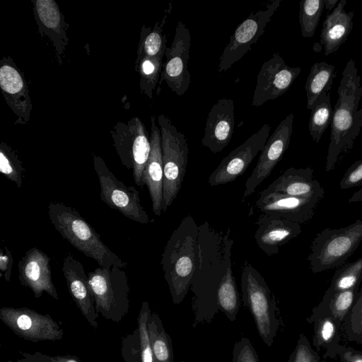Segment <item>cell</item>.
Returning <instances> with one entry per match:
<instances>
[{"label":"cell","instance_id":"obj_1","mask_svg":"<svg viewBox=\"0 0 362 362\" xmlns=\"http://www.w3.org/2000/svg\"><path fill=\"white\" fill-rule=\"evenodd\" d=\"M233 240L208 221L199 226L196 267L191 285L196 325L209 322L218 312L217 292L231 262Z\"/></svg>","mask_w":362,"mask_h":362},{"label":"cell","instance_id":"obj_2","mask_svg":"<svg viewBox=\"0 0 362 362\" xmlns=\"http://www.w3.org/2000/svg\"><path fill=\"white\" fill-rule=\"evenodd\" d=\"M361 78L356 62L349 59L342 73L337 89L338 99L334 106L331 122L330 141L325 170H333L339 160L354 146L362 129Z\"/></svg>","mask_w":362,"mask_h":362},{"label":"cell","instance_id":"obj_3","mask_svg":"<svg viewBox=\"0 0 362 362\" xmlns=\"http://www.w3.org/2000/svg\"><path fill=\"white\" fill-rule=\"evenodd\" d=\"M199 226L192 215L185 217L170 236L161 258L173 302L180 303L191 288L196 267Z\"/></svg>","mask_w":362,"mask_h":362},{"label":"cell","instance_id":"obj_4","mask_svg":"<svg viewBox=\"0 0 362 362\" xmlns=\"http://www.w3.org/2000/svg\"><path fill=\"white\" fill-rule=\"evenodd\" d=\"M48 216L61 236L86 257L104 268L117 266L124 269L127 263L112 252L100 235L73 207L59 202H51Z\"/></svg>","mask_w":362,"mask_h":362},{"label":"cell","instance_id":"obj_5","mask_svg":"<svg viewBox=\"0 0 362 362\" xmlns=\"http://www.w3.org/2000/svg\"><path fill=\"white\" fill-rule=\"evenodd\" d=\"M243 301L256 325L259 337L271 346L281 325L275 296L261 274L245 261L241 272Z\"/></svg>","mask_w":362,"mask_h":362},{"label":"cell","instance_id":"obj_6","mask_svg":"<svg viewBox=\"0 0 362 362\" xmlns=\"http://www.w3.org/2000/svg\"><path fill=\"white\" fill-rule=\"evenodd\" d=\"M362 241V221L339 228H325L317 234L308 257L310 269L316 274L344 264Z\"/></svg>","mask_w":362,"mask_h":362},{"label":"cell","instance_id":"obj_7","mask_svg":"<svg viewBox=\"0 0 362 362\" xmlns=\"http://www.w3.org/2000/svg\"><path fill=\"white\" fill-rule=\"evenodd\" d=\"M96 312L105 319L119 322L129 310V286L124 270L117 266L97 267L88 273Z\"/></svg>","mask_w":362,"mask_h":362},{"label":"cell","instance_id":"obj_8","mask_svg":"<svg viewBox=\"0 0 362 362\" xmlns=\"http://www.w3.org/2000/svg\"><path fill=\"white\" fill-rule=\"evenodd\" d=\"M158 122L163 165V212H165L181 189L188 161L189 147L186 136L177 130L168 117L160 115Z\"/></svg>","mask_w":362,"mask_h":362},{"label":"cell","instance_id":"obj_9","mask_svg":"<svg viewBox=\"0 0 362 362\" xmlns=\"http://www.w3.org/2000/svg\"><path fill=\"white\" fill-rule=\"evenodd\" d=\"M114 146L124 166L132 168L135 183L143 187V173L151 152L150 136L139 117L118 123L112 130Z\"/></svg>","mask_w":362,"mask_h":362},{"label":"cell","instance_id":"obj_10","mask_svg":"<svg viewBox=\"0 0 362 362\" xmlns=\"http://www.w3.org/2000/svg\"><path fill=\"white\" fill-rule=\"evenodd\" d=\"M93 165L99 180L101 200L110 208L119 211L134 221L144 224L151 223L141 204L139 191L119 180L101 157L93 156Z\"/></svg>","mask_w":362,"mask_h":362},{"label":"cell","instance_id":"obj_11","mask_svg":"<svg viewBox=\"0 0 362 362\" xmlns=\"http://www.w3.org/2000/svg\"><path fill=\"white\" fill-rule=\"evenodd\" d=\"M281 2V0H273L267 3L237 27L221 55L217 67L218 72H224L231 68L259 41Z\"/></svg>","mask_w":362,"mask_h":362},{"label":"cell","instance_id":"obj_12","mask_svg":"<svg viewBox=\"0 0 362 362\" xmlns=\"http://www.w3.org/2000/svg\"><path fill=\"white\" fill-rule=\"evenodd\" d=\"M0 320L16 335L32 342L55 341L63 338V328L49 314L28 308L3 307Z\"/></svg>","mask_w":362,"mask_h":362},{"label":"cell","instance_id":"obj_13","mask_svg":"<svg viewBox=\"0 0 362 362\" xmlns=\"http://www.w3.org/2000/svg\"><path fill=\"white\" fill-rule=\"evenodd\" d=\"M190 46L189 30L183 22L179 21L173 42L170 47H167L165 53L166 60L163 64L157 94L163 81L178 96L187 92L191 83V76L188 70Z\"/></svg>","mask_w":362,"mask_h":362},{"label":"cell","instance_id":"obj_14","mask_svg":"<svg viewBox=\"0 0 362 362\" xmlns=\"http://www.w3.org/2000/svg\"><path fill=\"white\" fill-rule=\"evenodd\" d=\"M293 119L294 115L288 114L269 136L257 165L245 182L243 200L255 192L281 160L291 141Z\"/></svg>","mask_w":362,"mask_h":362},{"label":"cell","instance_id":"obj_15","mask_svg":"<svg viewBox=\"0 0 362 362\" xmlns=\"http://www.w3.org/2000/svg\"><path fill=\"white\" fill-rule=\"evenodd\" d=\"M270 130L269 124H264L259 130L225 157L209 177V185H224L242 175L257 153L263 149Z\"/></svg>","mask_w":362,"mask_h":362},{"label":"cell","instance_id":"obj_16","mask_svg":"<svg viewBox=\"0 0 362 362\" xmlns=\"http://www.w3.org/2000/svg\"><path fill=\"white\" fill-rule=\"evenodd\" d=\"M301 71L299 66H288L279 53L264 62L257 76L252 105L258 107L285 93Z\"/></svg>","mask_w":362,"mask_h":362},{"label":"cell","instance_id":"obj_17","mask_svg":"<svg viewBox=\"0 0 362 362\" xmlns=\"http://www.w3.org/2000/svg\"><path fill=\"white\" fill-rule=\"evenodd\" d=\"M19 281L28 287L35 298L46 292L54 300H59L57 291L52 278L50 258L37 247H31L21 258L18 264Z\"/></svg>","mask_w":362,"mask_h":362},{"label":"cell","instance_id":"obj_18","mask_svg":"<svg viewBox=\"0 0 362 362\" xmlns=\"http://www.w3.org/2000/svg\"><path fill=\"white\" fill-rule=\"evenodd\" d=\"M0 87L6 103L18 117L16 123L26 124L33 107L28 86L9 57L1 61Z\"/></svg>","mask_w":362,"mask_h":362},{"label":"cell","instance_id":"obj_19","mask_svg":"<svg viewBox=\"0 0 362 362\" xmlns=\"http://www.w3.org/2000/svg\"><path fill=\"white\" fill-rule=\"evenodd\" d=\"M320 199L301 198L270 192L262 193L256 201L257 209L264 214L280 216L300 224L312 219Z\"/></svg>","mask_w":362,"mask_h":362},{"label":"cell","instance_id":"obj_20","mask_svg":"<svg viewBox=\"0 0 362 362\" xmlns=\"http://www.w3.org/2000/svg\"><path fill=\"white\" fill-rule=\"evenodd\" d=\"M234 129V101L230 98L219 99L208 114L202 144L214 153H220L230 143Z\"/></svg>","mask_w":362,"mask_h":362},{"label":"cell","instance_id":"obj_21","mask_svg":"<svg viewBox=\"0 0 362 362\" xmlns=\"http://www.w3.org/2000/svg\"><path fill=\"white\" fill-rule=\"evenodd\" d=\"M62 272L65 278L69 292L88 324L96 329L98 327L93 294L88 284V274L83 264L71 254H68L63 259Z\"/></svg>","mask_w":362,"mask_h":362},{"label":"cell","instance_id":"obj_22","mask_svg":"<svg viewBox=\"0 0 362 362\" xmlns=\"http://www.w3.org/2000/svg\"><path fill=\"white\" fill-rule=\"evenodd\" d=\"M255 238L257 246L267 255H276L281 246L296 238L300 224L286 218L263 214L257 221Z\"/></svg>","mask_w":362,"mask_h":362},{"label":"cell","instance_id":"obj_23","mask_svg":"<svg viewBox=\"0 0 362 362\" xmlns=\"http://www.w3.org/2000/svg\"><path fill=\"white\" fill-rule=\"evenodd\" d=\"M151 152L146 165L142 182L147 186L153 213L159 216L163 206V165L160 128L156 124V118L151 117Z\"/></svg>","mask_w":362,"mask_h":362},{"label":"cell","instance_id":"obj_24","mask_svg":"<svg viewBox=\"0 0 362 362\" xmlns=\"http://www.w3.org/2000/svg\"><path fill=\"white\" fill-rule=\"evenodd\" d=\"M262 193L275 192L301 198L323 199L325 189L313 177V170L291 167L272 182Z\"/></svg>","mask_w":362,"mask_h":362},{"label":"cell","instance_id":"obj_25","mask_svg":"<svg viewBox=\"0 0 362 362\" xmlns=\"http://www.w3.org/2000/svg\"><path fill=\"white\" fill-rule=\"evenodd\" d=\"M33 3L35 19L40 34L47 35L56 49L59 62L62 54L67 45L69 38L66 35L68 25L54 0H35Z\"/></svg>","mask_w":362,"mask_h":362},{"label":"cell","instance_id":"obj_26","mask_svg":"<svg viewBox=\"0 0 362 362\" xmlns=\"http://www.w3.org/2000/svg\"><path fill=\"white\" fill-rule=\"evenodd\" d=\"M346 0H340L334 10L327 13L322 23L320 42L325 55L336 52L346 42L353 28L354 11H346Z\"/></svg>","mask_w":362,"mask_h":362},{"label":"cell","instance_id":"obj_27","mask_svg":"<svg viewBox=\"0 0 362 362\" xmlns=\"http://www.w3.org/2000/svg\"><path fill=\"white\" fill-rule=\"evenodd\" d=\"M151 313L148 303L144 301L137 318V327L122 339L121 354L124 362H153L147 326Z\"/></svg>","mask_w":362,"mask_h":362},{"label":"cell","instance_id":"obj_28","mask_svg":"<svg viewBox=\"0 0 362 362\" xmlns=\"http://www.w3.org/2000/svg\"><path fill=\"white\" fill-rule=\"evenodd\" d=\"M308 323L314 325L313 345L318 352L325 349L322 358H336L341 346L342 325L338 323L329 314L322 313L312 319H306Z\"/></svg>","mask_w":362,"mask_h":362},{"label":"cell","instance_id":"obj_29","mask_svg":"<svg viewBox=\"0 0 362 362\" xmlns=\"http://www.w3.org/2000/svg\"><path fill=\"white\" fill-rule=\"evenodd\" d=\"M172 6L165 11V16L160 22H156L153 28L144 25L137 51V59L141 57L163 58L167 49L166 35L163 33L166 20L171 11Z\"/></svg>","mask_w":362,"mask_h":362},{"label":"cell","instance_id":"obj_30","mask_svg":"<svg viewBox=\"0 0 362 362\" xmlns=\"http://www.w3.org/2000/svg\"><path fill=\"white\" fill-rule=\"evenodd\" d=\"M336 74L335 66L325 62H316L311 66L305 84L307 109H311L320 95L329 93Z\"/></svg>","mask_w":362,"mask_h":362},{"label":"cell","instance_id":"obj_31","mask_svg":"<svg viewBox=\"0 0 362 362\" xmlns=\"http://www.w3.org/2000/svg\"><path fill=\"white\" fill-rule=\"evenodd\" d=\"M359 287L360 286H357L351 289L337 292L332 295L325 294L307 319H312L322 313H328L342 325L345 316L354 302Z\"/></svg>","mask_w":362,"mask_h":362},{"label":"cell","instance_id":"obj_32","mask_svg":"<svg viewBox=\"0 0 362 362\" xmlns=\"http://www.w3.org/2000/svg\"><path fill=\"white\" fill-rule=\"evenodd\" d=\"M147 326L153 362H174L172 339L165 330L160 316L151 312Z\"/></svg>","mask_w":362,"mask_h":362},{"label":"cell","instance_id":"obj_33","mask_svg":"<svg viewBox=\"0 0 362 362\" xmlns=\"http://www.w3.org/2000/svg\"><path fill=\"white\" fill-rule=\"evenodd\" d=\"M218 310L227 318L233 322L236 319L240 302L237 289L235 279L232 272L231 262L229 264L217 292Z\"/></svg>","mask_w":362,"mask_h":362},{"label":"cell","instance_id":"obj_34","mask_svg":"<svg viewBox=\"0 0 362 362\" xmlns=\"http://www.w3.org/2000/svg\"><path fill=\"white\" fill-rule=\"evenodd\" d=\"M309 119L308 129L312 139L318 143L331 124L333 110L329 93L320 95L313 103Z\"/></svg>","mask_w":362,"mask_h":362},{"label":"cell","instance_id":"obj_35","mask_svg":"<svg viewBox=\"0 0 362 362\" xmlns=\"http://www.w3.org/2000/svg\"><path fill=\"white\" fill-rule=\"evenodd\" d=\"M362 281V257L345 264L336 271L325 294L332 295L360 286Z\"/></svg>","mask_w":362,"mask_h":362},{"label":"cell","instance_id":"obj_36","mask_svg":"<svg viewBox=\"0 0 362 362\" xmlns=\"http://www.w3.org/2000/svg\"><path fill=\"white\" fill-rule=\"evenodd\" d=\"M135 64V69L140 75L141 90L151 99L162 72L163 58L144 57L136 59Z\"/></svg>","mask_w":362,"mask_h":362},{"label":"cell","instance_id":"obj_37","mask_svg":"<svg viewBox=\"0 0 362 362\" xmlns=\"http://www.w3.org/2000/svg\"><path fill=\"white\" fill-rule=\"evenodd\" d=\"M325 0H302L300 2L298 18L303 37L314 35L325 8Z\"/></svg>","mask_w":362,"mask_h":362},{"label":"cell","instance_id":"obj_38","mask_svg":"<svg viewBox=\"0 0 362 362\" xmlns=\"http://www.w3.org/2000/svg\"><path fill=\"white\" fill-rule=\"evenodd\" d=\"M341 332L349 341L362 344V285L344 319Z\"/></svg>","mask_w":362,"mask_h":362},{"label":"cell","instance_id":"obj_39","mask_svg":"<svg viewBox=\"0 0 362 362\" xmlns=\"http://www.w3.org/2000/svg\"><path fill=\"white\" fill-rule=\"evenodd\" d=\"M0 172L21 188L25 172L24 168L16 153L4 142H1L0 146Z\"/></svg>","mask_w":362,"mask_h":362},{"label":"cell","instance_id":"obj_40","mask_svg":"<svg viewBox=\"0 0 362 362\" xmlns=\"http://www.w3.org/2000/svg\"><path fill=\"white\" fill-rule=\"evenodd\" d=\"M294 362H325L314 350L308 338L301 334L294 350Z\"/></svg>","mask_w":362,"mask_h":362},{"label":"cell","instance_id":"obj_41","mask_svg":"<svg viewBox=\"0 0 362 362\" xmlns=\"http://www.w3.org/2000/svg\"><path fill=\"white\" fill-rule=\"evenodd\" d=\"M232 362H259L258 354L249 339L243 337L234 344Z\"/></svg>","mask_w":362,"mask_h":362},{"label":"cell","instance_id":"obj_42","mask_svg":"<svg viewBox=\"0 0 362 362\" xmlns=\"http://www.w3.org/2000/svg\"><path fill=\"white\" fill-rule=\"evenodd\" d=\"M362 187V159L355 161L345 172L339 182L341 189Z\"/></svg>","mask_w":362,"mask_h":362},{"label":"cell","instance_id":"obj_43","mask_svg":"<svg viewBox=\"0 0 362 362\" xmlns=\"http://www.w3.org/2000/svg\"><path fill=\"white\" fill-rule=\"evenodd\" d=\"M21 354L31 362H83L78 357L74 355L49 356L40 351H35L33 354L27 352Z\"/></svg>","mask_w":362,"mask_h":362},{"label":"cell","instance_id":"obj_44","mask_svg":"<svg viewBox=\"0 0 362 362\" xmlns=\"http://www.w3.org/2000/svg\"><path fill=\"white\" fill-rule=\"evenodd\" d=\"M13 264V258L9 249L4 246V251L0 250V277L4 276L6 281H10Z\"/></svg>","mask_w":362,"mask_h":362},{"label":"cell","instance_id":"obj_45","mask_svg":"<svg viewBox=\"0 0 362 362\" xmlns=\"http://www.w3.org/2000/svg\"><path fill=\"white\" fill-rule=\"evenodd\" d=\"M337 358L340 362H362V351L341 344Z\"/></svg>","mask_w":362,"mask_h":362},{"label":"cell","instance_id":"obj_46","mask_svg":"<svg viewBox=\"0 0 362 362\" xmlns=\"http://www.w3.org/2000/svg\"><path fill=\"white\" fill-rule=\"evenodd\" d=\"M362 202V187L349 199V203Z\"/></svg>","mask_w":362,"mask_h":362},{"label":"cell","instance_id":"obj_47","mask_svg":"<svg viewBox=\"0 0 362 362\" xmlns=\"http://www.w3.org/2000/svg\"><path fill=\"white\" fill-rule=\"evenodd\" d=\"M339 2V0H325V8L327 10L328 13L334 10Z\"/></svg>","mask_w":362,"mask_h":362},{"label":"cell","instance_id":"obj_48","mask_svg":"<svg viewBox=\"0 0 362 362\" xmlns=\"http://www.w3.org/2000/svg\"><path fill=\"white\" fill-rule=\"evenodd\" d=\"M287 362H294V352H293L291 354V356H290L288 360L287 361Z\"/></svg>","mask_w":362,"mask_h":362},{"label":"cell","instance_id":"obj_49","mask_svg":"<svg viewBox=\"0 0 362 362\" xmlns=\"http://www.w3.org/2000/svg\"><path fill=\"white\" fill-rule=\"evenodd\" d=\"M16 362H31L30 361L23 357L22 358L17 359Z\"/></svg>","mask_w":362,"mask_h":362}]
</instances>
